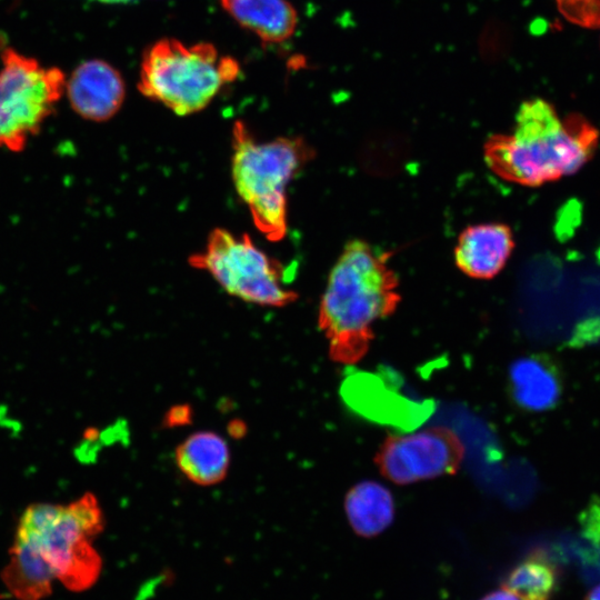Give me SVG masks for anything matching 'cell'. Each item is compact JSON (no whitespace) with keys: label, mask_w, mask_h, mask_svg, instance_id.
I'll use <instances>...</instances> for the list:
<instances>
[{"label":"cell","mask_w":600,"mask_h":600,"mask_svg":"<svg viewBox=\"0 0 600 600\" xmlns=\"http://www.w3.org/2000/svg\"><path fill=\"white\" fill-rule=\"evenodd\" d=\"M389 257L367 241L353 239L333 264L318 311L319 329L333 361H360L370 348L373 326L397 310L399 279Z\"/></svg>","instance_id":"obj_1"},{"label":"cell","mask_w":600,"mask_h":600,"mask_svg":"<svg viewBox=\"0 0 600 600\" xmlns=\"http://www.w3.org/2000/svg\"><path fill=\"white\" fill-rule=\"evenodd\" d=\"M598 129L580 114L560 118L543 99L524 101L510 133L490 136L483 158L498 177L539 187L581 169L594 154Z\"/></svg>","instance_id":"obj_2"},{"label":"cell","mask_w":600,"mask_h":600,"mask_svg":"<svg viewBox=\"0 0 600 600\" xmlns=\"http://www.w3.org/2000/svg\"><path fill=\"white\" fill-rule=\"evenodd\" d=\"M231 177L254 227L269 241H281L288 230L287 188L314 157L302 137L259 141L237 120L231 131Z\"/></svg>","instance_id":"obj_3"},{"label":"cell","mask_w":600,"mask_h":600,"mask_svg":"<svg viewBox=\"0 0 600 600\" xmlns=\"http://www.w3.org/2000/svg\"><path fill=\"white\" fill-rule=\"evenodd\" d=\"M104 526L99 501L86 492L69 503H33L19 518L14 539L33 550L56 581L73 592L92 587L102 561L93 539Z\"/></svg>","instance_id":"obj_4"},{"label":"cell","mask_w":600,"mask_h":600,"mask_svg":"<svg viewBox=\"0 0 600 600\" xmlns=\"http://www.w3.org/2000/svg\"><path fill=\"white\" fill-rule=\"evenodd\" d=\"M239 74V62L213 44L166 38L144 51L138 89L176 114L189 116L204 109Z\"/></svg>","instance_id":"obj_5"},{"label":"cell","mask_w":600,"mask_h":600,"mask_svg":"<svg viewBox=\"0 0 600 600\" xmlns=\"http://www.w3.org/2000/svg\"><path fill=\"white\" fill-rule=\"evenodd\" d=\"M192 268L208 272L230 296L264 307H286L298 293L284 281V267L258 248L250 236L214 228L204 248L188 259Z\"/></svg>","instance_id":"obj_6"},{"label":"cell","mask_w":600,"mask_h":600,"mask_svg":"<svg viewBox=\"0 0 600 600\" xmlns=\"http://www.w3.org/2000/svg\"><path fill=\"white\" fill-rule=\"evenodd\" d=\"M0 148L22 151L53 113L66 89V76L12 48L1 51Z\"/></svg>","instance_id":"obj_7"},{"label":"cell","mask_w":600,"mask_h":600,"mask_svg":"<svg viewBox=\"0 0 600 600\" xmlns=\"http://www.w3.org/2000/svg\"><path fill=\"white\" fill-rule=\"evenodd\" d=\"M463 456V443L454 431L432 427L388 437L374 461L384 478L397 484H410L456 473Z\"/></svg>","instance_id":"obj_8"},{"label":"cell","mask_w":600,"mask_h":600,"mask_svg":"<svg viewBox=\"0 0 600 600\" xmlns=\"http://www.w3.org/2000/svg\"><path fill=\"white\" fill-rule=\"evenodd\" d=\"M67 96L73 111L80 117L107 121L121 108L124 82L111 64L102 60H89L78 66L66 82Z\"/></svg>","instance_id":"obj_9"},{"label":"cell","mask_w":600,"mask_h":600,"mask_svg":"<svg viewBox=\"0 0 600 600\" xmlns=\"http://www.w3.org/2000/svg\"><path fill=\"white\" fill-rule=\"evenodd\" d=\"M513 248L509 226L500 222L473 224L459 234L454 262L466 276L489 280L504 268Z\"/></svg>","instance_id":"obj_10"},{"label":"cell","mask_w":600,"mask_h":600,"mask_svg":"<svg viewBox=\"0 0 600 600\" xmlns=\"http://www.w3.org/2000/svg\"><path fill=\"white\" fill-rule=\"evenodd\" d=\"M509 390L516 404L529 411H544L557 404L561 378L552 361L541 354L518 358L509 368Z\"/></svg>","instance_id":"obj_11"},{"label":"cell","mask_w":600,"mask_h":600,"mask_svg":"<svg viewBox=\"0 0 600 600\" xmlns=\"http://www.w3.org/2000/svg\"><path fill=\"white\" fill-rule=\"evenodd\" d=\"M176 462L188 480L200 486H212L226 477L230 450L227 441L217 432L198 431L178 446Z\"/></svg>","instance_id":"obj_12"},{"label":"cell","mask_w":600,"mask_h":600,"mask_svg":"<svg viewBox=\"0 0 600 600\" xmlns=\"http://www.w3.org/2000/svg\"><path fill=\"white\" fill-rule=\"evenodd\" d=\"M222 8L263 42L278 43L294 32L298 14L287 0H220Z\"/></svg>","instance_id":"obj_13"},{"label":"cell","mask_w":600,"mask_h":600,"mask_svg":"<svg viewBox=\"0 0 600 600\" xmlns=\"http://www.w3.org/2000/svg\"><path fill=\"white\" fill-rule=\"evenodd\" d=\"M1 580L18 600H43L52 592L54 574L28 546L13 540Z\"/></svg>","instance_id":"obj_14"},{"label":"cell","mask_w":600,"mask_h":600,"mask_svg":"<svg viewBox=\"0 0 600 600\" xmlns=\"http://www.w3.org/2000/svg\"><path fill=\"white\" fill-rule=\"evenodd\" d=\"M344 509L353 531L364 538L383 532L394 517L391 492L374 481H362L351 488L346 496Z\"/></svg>","instance_id":"obj_15"},{"label":"cell","mask_w":600,"mask_h":600,"mask_svg":"<svg viewBox=\"0 0 600 600\" xmlns=\"http://www.w3.org/2000/svg\"><path fill=\"white\" fill-rule=\"evenodd\" d=\"M559 584V570L542 552H533L507 574L503 588L519 600H551Z\"/></svg>","instance_id":"obj_16"},{"label":"cell","mask_w":600,"mask_h":600,"mask_svg":"<svg viewBox=\"0 0 600 600\" xmlns=\"http://www.w3.org/2000/svg\"><path fill=\"white\" fill-rule=\"evenodd\" d=\"M560 12L582 27H600V0H556Z\"/></svg>","instance_id":"obj_17"},{"label":"cell","mask_w":600,"mask_h":600,"mask_svg":"<svg viewBox=\"0 0 600 600\" xmlns=\"http://www.w3.org/2000/svg\"><path fill=\"white\" fill-rule=\"evenodd\" d=\"M480 600H519V599L514 594H512L510 591L502 588V589L493 590L487 593Z\"/></svg>","instance_id":"obj_18"},{"label":"cell","mask_w":600,"mask_h":600,"mask_svg":"<svg viewBox=\"0 0 600 600\" xmlns=\"http://www.w3.org/2000/svg\"><path fill=\"white\" fill-rule=\"evenodd\" d=\"M586 600H600V584L596 586L592 590L589 591Z\"/></svg>","instance_id":"obj_19"},{"label":"cell","mask_w":600,"mask_h":600,"mask_svg":"<svg viewBox=\"0 0 600 600\" xmlns=\"http://www.w3.org/2000/svg\"><path fill=\"white\" fill-rule=\"evenodd\" d=\"M99 1L109 2V3H126L131 0H99Z\"/></svg>","instance_id":"obj_20"}]
</instances>
